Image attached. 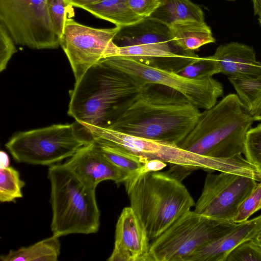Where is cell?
<instances>
[{"label":"cell","mask_w":261,"mask_h":261,"mask_svg":"<svg viewBox=\"0 0 261 261\" xmlns=\"http://www.w3.org/2000/svg\"><path fill=\"white\" fill-rule=\"evenodd\" d=\"M261 209V182L244 200L232 222L238 224L248 220L254 213Z\"/></svg>","instance_id":"obj_26"},{"label":"cell","mask_w":261,"mask_h":261,"mask_svg":"<svg viewBox=\"0 0 261 261\" xmlns=\"http://www.w3.org/2000/svg\"><path fill=\"white\" fill-rule=\"evenodd\" d=\"M227 1H233L234 0H227Z\"/></svg>","instance_id":"obj_38"},{"label":"cell","mask_w":261,"mask_h":261,"mask_svg":"<svg viewBox=\"0 0 261 261\" xmlns=\"http://www.w3.org/2000/svg\"><path fill=\"white\" fill-rule=\"evenodd\" d=\"M25 182L21 179L19 172L13 167L0 169V201L9 202L22 197V189Z\"/></svg>","instance_id":"obj_22"},{"label":"cell","mask_w":261,"mask_h":261,"mask_svg":"<svg viewBox=\"0 0 261 261\" xmlns=\"http://www.w3.org/2000/svg\"><path fill=\"white\" fill-rule=\"evenodd\" d=\"M9 159L6 152L3 151H1V168L9 166Z\"/></svg>","instance_id":"obj_35"},{"label":"cell","mask_w":261,"mask_h":261,"mask_svg":"<svg viewBox=\"0 0 261 261\" xmlns=\"http://www.w3.org/2000/svg\"><path fill=\"white\" fill-rule=\"evenodd\" d=\"M63 164L95 189L104 180H112L118 186L123 184L128 177L103 156L93 140L79 149Z\"/></svg>","instance_id":"obj_14"},{"label":"cell","mask_w":261,"mask_h":261,"mask_svg":"<svg viewBox=\"0 0 261 261\" xmlns=\"http://www.w3.org/2000/svg\"><path fill=\"white\" fill-rule=\"evenodd\" d=\"M244 154L249 162L261 169V123L247 131Z\"/></svg>","instance_id":"obj_25"},{"label":"cell","mask_w":261,"mask_h":261,"mask_svg":"<svg viewBox=\"0 0 261 261\" xmlns=\"http://www.w3.org/2000/svg\"><path fill=\"white\" fill-rule=\"evenodd\" d=\"M113 42L118 47L139 45L162 55H196L184 50L177 44L170 27L149 17L120 28Z\"/></svg>","instance_id":"obj_12"},{"label":"cell","mask_w":261,"mask_h":261,"mask_svg":"<svg viewBox=\"0 0 261 261\" xmlns=\"http://www.w3.org/2000/svg\"><path fill=\"white\" fill-rule=\"evenodd\" d=\"M213 56L218 63L220 73L228 77L261 76V62L256 59L255 51L251 46L234 42L221 44Z\"/></svg>","instance_id":"obj_16"},{"label":"cell","mask_w":261,"mask_h":261,"mask_svg":"<svg viewBox=\"0 0 261 261\" xmlns=\"http://www.w3.org/2000/svg\"><path fill=\"white\" fill-rule=\"evenodd\" d=\"M120 27L99 29L67 18L60 44L70 63L75 81L92 66L117 56L119 47L113 39Z\"/></svg>","instance_id":"obj_10"},{"label":"cell","mask_w":261,"mask_h":261,"mask_svg":"<svg viewBox=\"0 0 261 261\" xmlns=\"http://www.w3.org/2000/svg\"><path fill=\"white\" fill-rule=\"evenodd\" d=\"M249 113L254 121H261V90L253 102Z\"/></svg>","instance_id":"obj_32"},{"label":"cell","mask_w":261,"mask_h":261,"mask_svg":"<svg viewBox=\"0 0 261 261\" xmlns=\"http://www.w3.org/2000/svg\"><path fill=\"white\" fill-rule=\"evenodd\" d=\"M261 229V215L238 223L232 230L199 247L184 261H226L229 252L242 243L254 238Z\"/></svg>","instance_id":"obj_15"},{"label":"cell","mask_w":261,"mask_h":261,"mask_svg":"<svg viewBox=\"0 0 261 261\" xmlns=\"http://www.w3.org/2000/svg\"><path fill=\"white\" fill-rule=\"evenodd\" d=\"M132 10L144 18L149 17L160 5V0H127Z\"/></svg>","instance_id":"obj_30"},{"label":"cell","mask_w":261,"mask_h":261,"mask_svg":"<svg viewBox=\"0 0 261 261\" xmlns=\"http://www.w3.org/2000/svg\"><path fill=\"white\" fill-rule=\"evenodd\" d=\"M190 211L150 243L148 261H184L205 244L237 226Z\"/></svg>","instance_id":"obj_7"},{"label":"cell","mask_w":261,"mask_h":261,"mask_svg":"<svg viewBox=\"0 0 261 261\" xmlns=\"http://www.w3.org/2000/svg\"><path fill=\"white\" fill-rule=\"evenodd\" d=\"M253 122L238 96L230 93L201 112L194 128L178 146L215 158L244 154L246 134Z\"/></svg>","instance_id":"obj_4"},{"label":"cell","mask_w":261,"mask_h":261,"mask_svg":"<svg viewBox=\"0 0 261 261\" xmlns=\"http://www.w3.org/2000/svg\"><path fill=\"white\" fill-rule=\"evenodd\" d=\"M257 185V181L243 175L208 173L194 211L213 219L232 222L240 205Z\"/></svg>","instance_id":"obj_11"},{"label":"cell","mask_w":261,"mask_h":261,"mask_svg":"<svg viewBox=\"0 0 261 261\" xmlns=\"http://www.w3.org/2000/svg\"><path fill=\"white\" fill-rule=\"evenodd\" d=\"M82 9L120 28L134 24L143 19L132 10L127 0H100Z\"/></svg>","instance_id":"obj_19"},{"label":"cell","mask_w":261,"mask_h":261,"mask_svg":"<svg viewBox=\"0 0 261 261\" xmlns=\"http://www.w3.org/2000/svg\"><path fill=\"white\" fill-rule=\"evenodd\" d=\"M240 101L249 112L261 90V76L257 77L229 76Z\"/></svg>","instance_id":"obj_23"},{"label":"cell","mask_w":261,"mask_h":261,"mask_svg":"<svg viewBox=\"0 0 261 261\" xmlns=\"http://www.w3.org/2000/svg\"><path fill=\"white\" fill-rule=\"evenodd\" d=\"M46 1L0 0V22L16 44L34 49H55L60 45Z\"/></svg>","instance_id":"obj_9"},{"label":"cell","mask_w":261,"mask_h":261,"mask_svg":"<svg viewBox=\"0 0 261 261\" xmlns=\"http://www.w3.org/2000/svg\"><path fill=\"white\" fill-rule=\"evenodd\" d=\"M170 28L177 44L188 52H195L201 46L216 41L210 27L205 22L178 21Z\"/></svg>","instance_id":"obj_17"},{"label":"cell","mask_w":261,"mask_h":261,"mask_svg":"<svg viewBox=\"0 0 261 261\" xmlns=\"http://www.w3.org/2000/svg\"><path fill=\"white\" fill-rule=\"evenodd\" d=\"M47 176L50 183L53 234L60 237L97 232L100 213L96 189L85 183L63 164L51 165Z\"/></svg>","instance_id":"obj_5"},{"label":"cell","mask_w":261,"mask_h":261,"mask_svg":"<svg viewBox=\"0 0 261 261\" xmlns=\"http://www.w3.org/2000/svg\"><path fill=\"white\" fill-rule=\"evenodd\" d=\"M46 2L51 23L60 39L67 19V7L70 6L65 0H47Z\"/></svg>","instance_id":"obj_27"},{"label":"cell","mask_w":261,"mask_h":261,"mask_svg":"<svg viewBox=\"0 0 261 261\" xmlns=\"http://www.w3.org/2000/svg\"><path fill=\"white\" fill-rule=\"evenodd\" d=\"M123 184L130 206L151 241L195 205L181 181L167 172L139 173Z\"/></svg>","instance_id":"obj_2"},{"label":"cell","mask_w":261,"mask_h":261,"mask_svg":"<svg viewBox=\"0 0 261 261\" xmlns=\"http://www.w3.org/2000/svg\"><path fill=\"white\" fill-rule=\"evenodd\" d=\"M75 121L18 132L5 144L19 163L53 165L72 156L92 138L84 137Z\"/></svg>","instance_id":"obj_6"},{"label":"cell","mask_w":261,"mask_h":261,"mask_svg":"<svg viewBox=\"0 0 261 261\" xmlns=\"http://www.w3.org/2000/svg\"><path fill=\"white\" fill-rule=\"evenodd\" d=\"M226 261H261V248L252 239L244 242L229 252Z\"/></svg>","instance_id":"obj_28"},{"label":"cell","mask_w":261,"mask_h":261,"mask_svg":"<svg viewBox=\"0 0 261 261\" xmlns=\"http://www.w3.org/2000/svg\"><path fill=\"white\" fill-rule=\"evenodd\" d=\"M258 21L261 27V17H258Z\"/></svg>","instance_id":"obj_37"},{"label":"cell","mask_w":261,"mask_h":261,"mask_svg":"<svg viewBox=\"0 0 261 261\" xmlns=\"http://www.w3.org/2000/svg\"><path fill=\"white\" fill-rule=\"evenodd\" d=\"M175 71L189 79H201L220 73L218 63L213 55L198 57Z\"/></svg>","instance_id":"obj_24"},{"label":"cell","mask_w":261,"mask_h":261,"mask_svg":"<svg viewBox=\"0 0 261 261\" xmlns=\"http://www.w3.org/2000/svg\"><path fill=\"white\" fill-rule=\"evenodd\" d=\"M146 84L116 68L105 59L75 81L69 92L68 115L80 125L104 127L114 108Z\"/></svg>","instance_id":"obj_3"},{"label":"cell","mask_w":261,"mask_h":261,"mask_svg":"<svg viewBox=\"0 0 261 261\" xmlns=\"http://www.w3.org/2000/svg\"><path fill=\"white\" fill-rule=\"evenodd\" d=\"M253 4L254 14L261 17V0H251Z\"/></svg>","instance_id":"obj_34"},{"label":"cell","mask_w":261,"mask_h":261,"mask_svg":"<svg viewBox=\"0 0 261 261\" xmlns=\"http://www.w3.org/2000/svg\"><path fill=\"white\" fill-rule=\"evenodd\" d=\"M92 139L96 142L103 156L128 177L142 171L144 164L138 156L109 141L99 138Z\"/></svg>","instance_id":"obj_21"},{"label":"cell","mask_w":261,"mask_h":261,"mask_svg":"<svg viewBox=\"0 0 261 261\" xmlns=\"http://www.w3.org/2000/svg\"><path fill=\"white\" fill-rule=\"evenodd\" d=\"M252 240L261 248V229Z\"/></svg>","instance_id":"obj_36"},{"label":"cell","mask_w":261,"mask_h":261,"mask_svg":"<svg viewBox=\"0 0 261 261\" xmlns=\"http://www.w3.org/2000/svg\"><path fill=\"white\" fill-rule=\"evenodd\" d=\"M70 6L82 9L83 7L91 5L100 0H65Z\"/></svg>","instance_id":"obj_33"},{"label":"cell","mask_w":261,"mask_h":261,"mask_svg":"<svg viewBox=\"0 0 261 261\" xmlns=\"http://www.w3.org/2000/svg\"><path fill=\"white\" fill-rule=\"evenodd\" d=\"M150 240L130 206L122 210L116 225L113 250L108 261H148Z\"/></svg>","instance_id":"obj_13"},{"label":"cell","mask_w":261,"mask_h":261,"mask_svg":"<svg viewBox=\"0 0 261 261\" xmlns=\"http://www.w3.org/2000/svg\"><path fill=\"white\" fill-rule=\"evenodd\" d=\"M15 42L5 26L0 22V71L7 68L12 56L17 52Z\"/></svg>","instance_id":"obj_29"},{"label":"cell","mask_w":261,"mask_h":261,"mask_svg":"<svg viewBox=\"0 0 261 261\" xmlns=\"http://www.w3.org/2000/svg\"><path fill=\"white\" fill-rule=\"evenodd\" d=\"M107 59L116 68L145 83L158 84L176 90L198 109L212 108L223 93L222 85L212 76L189 79L173 70L149 65L127 56L118 55Z\"/></svg>","instance_id":"obj_8"},{"label":"cell","mask_w":261,"mask_h":261,"mask_svg":"<svg viewBox=\"0 0 261 261\" xmlns=\"http://www.w3.org/2000/svg\"><path fill=\"white\" fill-rule=\"evenodd\" d=\"M167 166V163L159 160H151L146 162L139 173L159 171Z\"/></svg>","instance_id":"obj_31"},{"label":"cell","mask_w":261,"mask_h":261,"mask_svg":"<svg viewBox=\"0 0 261 261\" xmlns=\"http://www.w3.org/2000/svg\"><path fill=\"white\" fill-rule=\"evenodd\" d=\"M59 237L53 235L36 243L11 250L1 256L2 261H57L60 254Z\"/></svg>","instance_id":"obj_20"},{"label":"cell","mask_w":261,"mask_h":261,"mask_svg":"<svg viewBox=\"0 0 261 261\" xmlns=\"http://www.w3.org/2000/svg\"><path fill=\"white\" fill-rule=\"evenodd\" d=\"M158 7L149 17L169 27L182 21L204 22V13L198 5L190 0H160Z\"/></svg>","instance_id":"obj_18"},{"label":"cell","mask_w":261,"mask_h":261,"mask_svg":"<svg viewBox=\"0 0 261 261\" xmlns=\"http://www.w3.org/2000/svg\"><path fill=\"white\" fill-rule=\"evenodd\" d=\"M200 113L179 92L148 83L116 106L102 128L178 145L194 128Z\"/></svg>","instance_id":"obj_1"}]
</instances>
